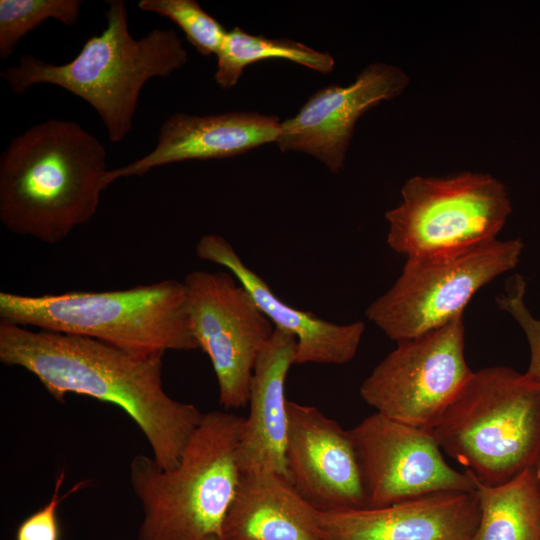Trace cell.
<instances>
[{
	"mask_svg": "<svg viewBox=\"0 0 540 540\" xmlns=\"http://www.w3.org/2000/svg\"><path fill=\"white\" fill-rule=\"evenodd\" d=\"M328 540H472L475 491L438 492L375 508L320 512Z\"/></svg>",
	"mask_w": 540,
	"mask_h": 540,
	"instance_id": "5bb4252c",
	"label": "cell"
},
{
	"mask_svg": "<svg viewBox=\"0 0 540 540\" xmlns=\"http://www.w3.org/2000/svg\"><path fill=\"white\" fill-rule=\"evenodd\" d=\"M472 373L461 314L398 342L362 382L359 393L375 412L430 430Z\"/></svg>",
	"mask_w": 540,
	"mask_h": 540,
	"instance_id": "9c48e42d",
	"label": "cell"
},
{
	"mask_svg": "<svg viewBox=\"0 0 540 540\" xmlns=\"http://www.w3.org/2000/svg\"><path fill=\"white\" fill-rule=\"evenodd\" d=\"M0 361L33 374L57 401L85 395L122 409L144 434L162 469L175 467L202 421L195 405L169 396L162 358L128 353L76 335L0 322Z\"/></svg>",
	"mask_w": 540,
	"mask_h": 540,
	"instance_id": "6da1fadb",
	"label": "cell"
},
{
	"mask_svg": "<svg viewBox=\"0 0 540 540\" xmlns=\"http://www.w3.org/2000/svg\"><path fill=\"white\" fill-rule=\"evenodd\" d=\"M243 422L234 413H205L171 469L160 468L152 456L132 458L129 481L143 511L137 540L221 538L242 475L238 450Z\"/></svg>",
	"mask_w": 540,
	"mask_h": 540,
	"instance_id": "277c9868",
	"label": "cell"
},
{
	"mask_svg": "<svg viewBox=\"0 0 540 540\" xmlns=\"http://www.w3.org/2000/svg\"><path fill=\"white\" fill-rule=\"evenodd\" d=\"M203 540H222L220 537H217V536H211V537H207Z\"/></svg>",
	"mask_w": 540,
	"mask_h": 540,
	"instance_id": "484cf974",
	"label": "cell"
},
{
	"mask_svg": "<svg viewBox=\"0 0 540 540\" xmlns=\"http://www.w3.org/2000/svg\"><path fill=\"white\" fill-rule=\"evenodd\" d=\"M197 256L226 268L248 290L275 328L297 340L295 365H342L358 352L365 324H336L279 299L262 277L252 271L222 236L206 234L196 245Z\"/></svg>",
	"mask_w": 540,
	"mask_h": 540,
	"instance_id": "2e32d148",
	"label": "cell"
},
{
	"mask_svg": "<svg viewBox=\"0 0 540 540\" xmlns=\"http://www.w3.org/2000/svg\"><path fill=\"white\" fill-rule=\"evenodd\" d=\"M429 431L479 482L509 481L540 452V380L506 366L473 371Z\"/></svg>",
	"mask_w": 540,
	"mask_h": 540,
	"instance_id": "8992f818",
	"label": "cell"
},
{
	"mask_svg": "<svg viewBox=\"0 0 540 540\" xmlns=\"http://www.w3.org/2000/svg\"><path fill=\"white\" fill-rule=\"evenodd\" d=\"M64 478L65 471L62 470L56 478L49 501L19 524L15 540H61V529L57 516L58 507L67 496L78 491L86 483V481L79 482L68 493L61 494L60 490Z\"/></svg>",
	"mask_w": 540,
	"mask_h": 540,
	"instance_id": "cb8c5ba5",
	"label": "cell"
},
{
	"mask_svg": "<svg viewBox=\"0 0 540 540\" xmlns=\"http://www.w3.org/2000/svg\"><path fill=\"white\" fill-rule=\"evenodd\" d=\"M349 433L360 466L367 508L438 492L475 491L470 473L459 472L445 461L429 430L375 412Z\"/></svg>",
	"mask_w": 540,
	"mask_h": 540,
	"instance_id": "8fae6325",
	"label": "cell"
},
{
	"mask_svg": "<svg viewBox=\"0 0 540 540\" xmlns=\"http://www.w3.org/2000/svg\"><path fill=\"white\" fill-rule=\"evenodd\" d=\"M385 214L387 244L406 257L496 239L512 211L505 186L489 174L414 176Z\"/></svg>",
	"mask_w": 540,
	"mask_h": 540,
	"instance_id": "ba28073f",
	"label": "cell"
},
{
	"mask_svg": "<svg viewBox=\"0 0 540 540\" xmlns=\"http://www.w3.org/2000/svg\"><path fill=\"white\" fill-rule=\"evenodd\" d=\"M107 152L78 123L34 124L0 156V220L12 233L56 244L95 215Z\"/></svg>",
	"mask_w": 540,
	"mask_h": 540,
	"instance_id": "7a4b0ae2",
	"label": "cell"
},
{
	"mask_svg": "<svg viewBox=\"0 0 540 540\" xmlns=\"http://www.w3.org/2000/svg\"><path fill=\"white\" fill-rule=\"evenodd\" d=\"M139 9L166 17L203 56L217 55L227 30L195 0H140Z\"/></svg>",
	"mask_w": 540,
	"mask_h": 540,
	"instance_id": "7402d4cb",
	"label": "cell"
},
{
	"mask_svg": "<svg viewBox=\"0 0 540 540\" xmlns=\"http://www.w3.org/2000/svg\"><path fill=\"white\" fill-rule=\"evenodd\" d=\"M526 282L522 276H514L505 294L496 298L498 307L507 312L524 332L530 350V361L526 373L540 380V319L528 309L524 295Z\"/></svg>",
	"mask_w": 540,
	"mask_h": 540,
	"instance_id": "603a6c76",
	"label": "cell"
},
{
	"mask_svg": "<svg viewBox=\"0 0 540 540\" xmlns=\"http://www.w3.org/2000/svg\"><path fill=\"white\" fill-rule=\"evenodd\" d=\"M216 56L214 80L223 89L235 86L246 66L266 59L288 60L322 74L330 73L335 65L328 52L287 38L252 35L240 27L227 31Z\"/></svg>",
	"mask_w": 540,
	"mask_h": 540,
	"instance_id": "ffe728a7",
	"label": "cell"
},
{
	"mask_svg": "<svg viewBox=\"0 0 540 540\" xmlns=\"http://www.w3.org/2000/svg\"><path fill=\"white\" fill-rule=\"evenodd\" d=\"M222 540H328L320 511L280 473L241 475L222 526Z\"/></svg>",
	"mask_w": 540,
	"mask_h": 540,
	"instance_id": "ac0fdd59",
	"label": "cell"
},
{
	"mask_svg": "<svg viewBox=\"0 0 540 540\" xmlns=\"http://www.w3.org/2000/svg\"><path fill=\"white\" fill-rule=\"evenodd\" d=\"M80 0H0V59L7 60L19 41L48 19L76 24Z\"/></svg>",
	"mask_w": 540,
	"mask_h": 540,
	"instance_id": "44dd1931",
	"label": "cell"
},
{
	"mask_svg": "<svg viewBox=\"0 0 540 540\" xmlns=\"http://www.w3.org/2000/svg\"><path fill=\"white\" fill-rule=\"evenodd\" d=\"M408 82L407 74L397 66L370 64L351 84H331L315 92L297 114L281 122L275 143L281 152L309 154L338 173L357 120L380 102L401 94Z\"/></svg>",
	"mask_w": 540,
	"mask_h": 540,
	"instance_id": "7c38bea8",
	"label": "cell"
},
{
	"mask_svg": "<svg viewBox=\"0 0 540 540\" xmlns=\"http://www.w3.org/2000/svg\"><path fill=\"white\" fill-rule=\"evenodd\" d=\"M287 477L320 512L366 508L349 430L314 406L288 401Z\"/></svg>",
	"mask_w": 540,
	"mask_h": 540,
	"instance_id": "4fadbf2b",
	"label": "cell"
},
{
	"mask_svg": "<svg viewBox=\"0 0 540 540\" xmlns=\"http://www.w3.org/2000/svg\"><path fill=\"white\" fill-rule=\"evenodd\" d=\"M531 469L533 471L535 481L537 483V487H538V490L540 492V452H539L537 458L535 459L533 465L531 466Z\"/></svg>",
	"mask_w": 540,
	"mask_h": 540,
	"instance_id": "d4e9b609",
	"label": "cell"
},
{
	"mask_svg": "<svg viewBox=\"0 0 540 540\" xmlns=\"http://www.w3.org/2000/svg\"><path fill=\"white\" fill-rule=\"evenodd\" d=\"M468 472L479 506L472 540H540V492L531 467L496 486Z\"/></svg>",
	"mask_w": 540,
	"mask_h": 540,
	"instance_id": "d6986e66",
	"label": "cell"
},
{
	"mask_svg": "<svg viewBox=\"0 0 540 540\" xmlns=\"http://www.w3.org/2000/svg\"><path fill=\"white\" fill-rule=\"evenodd\" d=\"M296 351L295 336L275 328L256 361L249 412L244 418L238 450L242 474L271 471L287 477L288 400L285 384L290 367L295 365Z\"/></svg>",
	"mask_w": 540,
	"mask_h": 540,
	"instance_id": "e0dca14e",
	"label": "cell"
},
{
	"mask_svg": "<svg viewBox=\"0 0 540 540\" xmlns=\"http://www.w3.org/2000/svg\"><path fill=\"white\" fill-rule=\"evenodd\" d=\"M106 27L88 38L78 55L66 64L47 63L24 54L17 65L0 72L16 94L38 84L61 87L85 100L101 118L109 140L123 141L143 86L154 77H169L188 61L176 31L155 28L140 39L129 32L123 0L108 1Z\"/></svg>",
	"mask_w": 540,
	"mask_h": 540,
	"instance_id": "3957f363",
	"label": "cell"
},
{
	"mask_svg": "<svg viewBox=\"0 0 540 540\" xmlns=\"http://www.w3.org/2000/svg\"><path fill=\"white\" fill-rule=\"evenodd\" d=\"M280 124L278 116L258 112L174 113L162 123L157 144L151 152L122 167L107 170L103 178L104 188L120 178L140 177L164 165L244 154L276 142Z\"/></svg>",
	"mask_w": 540,
	"mask_h": 540,
	"instance_id": "9a60e30c",
	"label": "cell"
},
{
	"mask_svg": "<svg viewBox=\"0 0 540 540\" xmlns=\"http://www.w3.org/2000/svg\"><path fill=\"white\" fill-rule=\"evenodd\" d=\"M520 238L492 239L406 257L394 284L366 309V318L396 343L463 314L473 296L520 262Z\"/></svg>",
	"mask_w": 540,
	"mask_h": 540,
	"instance_id": "52a82bcc",
	"label": "cell"
},
{
	"mask_svg": "<svg viewBox=\"0 0 540 540\" xmlns=\"http://www.w3.org/2000/svg\"><path fill=\"white\" fill-rule=\"evenodd\" d=\"M194 336L216 375L225 409L248 405L256 361L275 327L232 273L186 275Z\"/></svg>",
	"mask_w": 540,
	"mask_h": 540,
	"instance_id": "30bf717a",
	"label": "cell"
},
{
	"mask_svg": "<svg viewBox=\"0 0 540 540\" xmlns=\"http://www.w3.org/2000/svg\"><path fill=\"white\" fill-rule=\"evenodd\" d=\"M1 322L95 339L143 357L199 349L184 282L40 296L0 292Z\"/></svg>",
	"mask_w": 540,
	"mask_h": 540,
	"instance_id": "5b68a950",
	"label": "cell"
}]
</instances>
